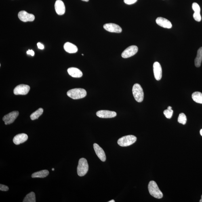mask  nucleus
<instances>
[{"mask_svg":"<svg viewBox=\"0 0 202 202\" xmlns=\"http://www.w3.org/2000/svg\"><path fill=\"white\" fill-rule=\"evenodd\" d=\"M64 48L66 52L69 53H75L78 51V48L73 43L67 42L64 44Z\"/></svg>","mask_w":202,"mask_h":202,"instance_id":"obj_18","label":"nucleus"},{"mask_svg":"<svg viewBox=\"0 0 202 202\" xmlns=\"http://www.w3.org/2000/svg\"><path fill=\"white\" fill-rule=\"evenodd\" d=\"M148 190L149 193L154 198L161 199L163 197V194L159 189L157 183L154 181H151L148 184Z\"/></svg>","mask_w":202,"mask_h":202,"instance_id":"obj_1","label":"nucleus"},{"mask_svg":"<svg viewBox=\"0 0 202 202\" xmlns=\"http://www.w3.org/2000/svg\"><path fill=\"white\" fill-rule=\"evenodd\" d=\"M192 98L194 102L202 104V93L198 91L194 92L192 94Z\"/></svg>","mask_w":202,"mask_h":202,"instance_id":"obj_21","label":"nucleus"},{"mask_svg":"<svg viewBox=\"0 0 202 202\" xmlns=\"http://www.w3.org/2000/svg\"><path fill=\"white\" fill-rule=\"evenodd\" d=\"M82 1H85V2H88L89 0H82Z\"/></svg>","mask_w":202,"mask_h":202,"instance_id":"obj_34","label":"nucleus"},{"mask_svg":"<svg viewBox=\"0 0 202 202\" xmlns=\"http://www.w3.org/2000/svg\"><path fill=\"white\" fill-rule=\"evenodd\" d=\"M38 48L41 49H43L44 48V45L41 43H37Z\"/></svg>","mask_w":202,"mask_h":202,"instance_id":"obj_31","label":"nucleus"},{"mask_svg":"<svg viewBox=\"0 0 202 202\" xmlns=\"http://www.w3.org/2000/svg\"><path fill=\"white\" fill-rule=\"evenodd\" d=\"M137 138L133 135H128L119 139L118 144L120 146L126 147L130 146L136 141Z\"/></svg>","mask_w":202,"mask_h":202,"instance_id":"obj_5","label":"nucleus"},{"mask_svg":"<svg viewBox=\"0 0 202 202\" xmlns=\"http://www.w3.org/2000/svg\"><path fill=\"white\" fill-rule=\"evenodd\" d=\"M200 134L201 136H202V129H201L200 131Z\"/></svg>","mask_w":202,"mask_h":202,"instance_id":"obj_32","label":"nucleus"},{"mask_svg":"<svg viewBox=\"0 0 202 202\" xmlns=\"http://www.w3.org/2000/svg\"><path fill=\"white\" fill-rule=\"evenodd\" d=\"M199 202H202V195H201V199L200 200Z\"/></svg>","mask_w":202,"mask_h":202,"instance_id":"obj_35","label":"nucleus"},{"mask_svg":"<svg viewBox=\"0 0 202 202\" xmlns=\"http://www.w3.org/2000/svg\"><path fill=\"white\" fill-rule=\"evenodd\" d=\"M49 171L45 169L38 172L34 173L32 175V178H44L48 176Z\"/></svg>","mask_w":202,"mask_h":202,"instance_id":"obj_19","label":"nucleus"},{"mask_svg":"<svg viewBox=\"0 0 202 202\" xmlns=\"http://www.w3.org/2000/svg\"><path fill=\"white\" fill-rule=\"evenodd\" d=\"M88 164L87 159L84 158H81L79 160L78 166V174L81 177L85 176L88 171Z\"/></svg>","mask_w":202,"mask_h":202,"instance_id":"obj_4","label":"nucleus"},{"mask_svg":"<svg viewBox=\"0 0 202 202\" xmlns=\"http://www.w3.org/2000/svg\"><path fill=\"white\" fill-rule=\"evenodd\" d=\"M104 29L110 32L120 33L122 31L121 27L117 24L112 23L105 24L104 26Z\"/></svg>","mask_w":202,"mask_h":202,"instance_id":"obj_11","label":"nucleus"},{"mask_svg":"<svg viewBox=\"0 0 202 202\" xmlns=\"http://www.w3.org/2000/svg\"><path fill=\"white\" fill-rule=\"evenodd\" d=\"M156 22L159 26L164 28H171L172 27V24L170 21L161 17L157 18Z\"/></svg>","mask_w":202,"mask_h":202,"instance_id":"obj_15","label":"nucleus"},{"mask_svg":"<svg viewBox=\"0 0 202 202\" xmlns=\"http://www.w3.org/2000/svg\"><path fill=\"white\" fill-rule=\"evenodd\" d=\"M9 190V188L7 186L3 184H0V190L1 191H7Z\"/></svg>","mask_w":202,"mask_h":202,"instance_id":"obj_28","label":"nucleus"},{"mask_svg":"<svg viewBox=\"0 0 202 202\" xmlns=\"http://www.w3.org/2000/svg\"><path fill=\"white\" fill-rule=\"evenodd\" d=\"M193 18L194 20L198 22H200L201 20V17L200 13H194L193 14Z\"/></svg>","mask_w":202,"mask_h":202,"instance_id":"obj_27","label":"nucleus"},{"mask_svg":"<svg viewBox=\"0 0 202 202\" xmlns=\"http://www.w3.org/2000/svg\"><path fill=\"white\" fill-rule=\"evenodd\" d=\"M43 108H39L38 109L36 110L35 112H34L30 115V119L32 120H34L38 119L40 116L43 114Z\"/></svg>","mask_w":202,"mask_h":202,"instance_id":"obj_22","label":"nucleus"},{"mask_svg":"<svg viewBox=\"0 0 202 202\" xmlns=\"http://www.w3.org/2000/svg\"><path fill=\"white\" fill-rule=\"evenodd\" d=\"M68 96L73 99H79L85 98L87 95V92L85 89L75 88L70 89L67 93Z\"/></svg>","mask_w":202,"mask_h":202,"instance_id":"obj_2","label":"nucleus"},{"mask_svg":"<svg viewBox=\"0 0 202 202\" xmlns=\"http://www.w3.org/2000/svg\"><path fill=\"white\" fill-rule=\"evenodd\" d=\"M187 121V118L184 113H182L179 114L178 118V122L179 123L185 125Z\"/></svg>","mask_w":202,"mask_h":202,"instance_id":"obj_25","label":"nucleus"},{"mask_svg":"<svg viewBox=\"0 0 202 202\" xmlns=\"http://www.w3.org/2000/svg\"><path fill=\"white\" fill-rule=\"evenodd\" d=\"M28 138L27 135L25 133H22L15 136L13 138V141L15 144L19 145L26 142Z\"/></svg>","mask_w":202,"mask_h":202,"instance_id":"obj_16","label":"nucleus"},{"mask_svg":"<svg viewBox=\"0 0 202 202\" xmlns=\"http://www.w3.org/2000/svg\"><path fill=\"white\" fill-rule=\"evenodd\" d=\"M138 0H124V2L127 5H131L136 3Z\"/></svg>","mask_w":202,"mask_h":202,"instance_id":"obj_29","label":"nucleus"},{"mask_svg":"<svg viewBox=\"0 0 202 202\" xmlns=\"http://www.w3.org/2000/svg\"><path fill=\"white\" fill-rule=\"evenodd\" d=\"M117 115V113L115 112L108 110H100L96 113V115L98 117L103 119L113 118L115 117Z\"/></svg>","mask_w":202,"mask_h":202,"instance_id":"obj_10","label":"nucleus"},{"mask_svg":"<svg viewBox=\"0 0 202 202\" xmlns=\"http://www.w3.org/2000/svg\"><path fill=\"white\" fill-rule=\"evenodd\" d=\"M68 72L70 76L73 78H81L83 75V73L81 70L77 68H69L68 69Z\"/></svg>","mask_w":202,"mask_h":202,"instance_id":"obj_17","label":"nucleus"},{"mask_svg":"<svg viewBox=\"0 0 202 202\" xmlns=\"http://www.w3.org/2000/svg\"><path fill=\"white\" fill-rule=\"evenodd\" d=\"M115 202V201H114V200H113H113H110V201H109V202Z\"/></svg>","mask_w":202,"mask_h":202,"instance_id":"obj_33","label":"nucleus"},{"mask_svg":"<svg viewBox=\"0 0 202 202\" xmlns=\"http://www.w3.org/2000/svg\"><path fill=\"white\" fill-rule=\"evenodd\" d=\"M173 113V110L172 109V107L171 106H169L167 109L164 110V115L168 119H170L172 117Z\"/></svg>","mask_w":202,"mask_h":202,"instance_id":"obj_24","label":"nucleus"},{"mask_svg":"<svg viewBox=\"0 0 202 202\" xmlns=\"http://www.w3.org/2000/svg\"><path fill=\"white\" fill-rule=\"evenodd\" d=\"M138 47L132 45L128 47L122 53L121 56L123 58H128L134 56L138 52Z\"/></svg>","mask_w":202,"mask_h":202,"instance_id":"obj_6","label":"nucleus"},{"mask_svg":"<svg viewBox=\"0 0 202 202\" xmlns=\"http://www.w3.org/2000/svg\"><path fill=\"white\" fill-rule=\"evenodd\" d=\"M23 202H35V194L34 192H32L27 195L23 201Z\"/></svg>","mask_w":202,"mask_h":202,"instance_id":"obj_23","label":"nucleus"},{"mask_svg":"<svg viewBox=\"0 0 202 202\" xmlns=\"http://www.w3.org/2000/svg\"><path fill=\"white\" fill-rule=\"evenodd\" d=\"M93 147H94L95 151L99 159L103 162L105 161L106 160V154L102 148L97 144H93Z\"/></svg>","mask_w":202,"mask_h":202,"instance_id":"obj_14","label":"nucleus"},{"mask_svg":"<svg viewBox=\"0 0 202 202\" xmlns=\"http://www.w3.org/2000/svg\"><path fill=\"white\" fill-rule=\"evenodd\" d=\"M82 55H83V54H82Z\"/></svg>","mask_w":202,"mask_h":202,"instance_id":"obj_37","label":"nucleus"},{"mask_svg":"<svg viewBox=\"0 0 202 202\" xmlns=\"http://www.w3.org/2000/svg\"><path fill=\"white\" fill-rule=\"evenodd\" d=\"M133 96L138 102H141L144 99V93L141 86L138 83H135L132 89Z\"/></svg>","mask_w":202,"mask_h":202,"instance_id":"obj_3","label":"nucleus"},{"mask_svg":"<svg viewBox=\"0 0 202 202\" xmlns=\"http://www.w3.org/2000/svg\"><path fill=\"white\" fill-rule=\"evenodd\" d=\"M19 112L18 111H14L10 112L4 116L3 118V121L5 122V125H9L12 124L19 115Z\"/></svg>","mask_w":202,"mask_h":202,"instance_id":"obj_7","label":"nucleus"},{"mask_svg":"<svg viewBox=\"0 0 202 202\" xmlns=\"http://www.w3.org/2000/svg\"><path fill=\"white\" fill-rule=\"evenodd\" d=\"M30 87L29 85L25 84H20L17 86L14 90L15 95H26L29 92Z\"/></svg>","mask_w":202,"mask_h":202,"instance_id":"obj_8","label":"nucleus"},{"mask_svg":"<svg viewBox=\"0 0 202 202\" xmlns=\"http://www.w3.org/2000/svg\"><path fill=\"white\" fill-rule=\"evenodd\" d=\"M27 54L28 55H30L32 56H33L35 55V52L33 50H30V49H28V50L27 51Z\"/></svg>","mask_w":202,"mask_h":202,"instance_id":"obj_30","label":"nucleus"},{"mask_svg":"<svg viewBox=\"0 0 202 202\" xmlns=\"http://www.w3.org/2000/svg\"><path fill=\"white\" fill-rule=\"evenodd\" d=\"M192 8L195 13H200V8L199 6L197 3H194L192 4Z\"/></svg>","mask_w":202,"mask_h":202,"instance_id":"obj_26","label":"nucleus"},{"mask_svg":"<svg viewBox=\"0 0 202 202\" xmlns=\"http://www.w3.org/2000/svg\"><path fill=\"white\" fill-rule=\"evenodd\" d=\"M18 17L20 20L24 22H33L35 19L34 15L29 14L25 11H20L18 13Z\"/></svg>","mask_w":202,"mask_h":202,"instance_id":"obj_9","label":"nucleus"},{"mask_svg":"<svg viewBox=\"0 0 202 202\" xmlns=\"http://www.w3.org/2000/svg\"><path fill=\"white\" fill-rule=\"evenodd\" d=\"M52 170L53 171H54V168L52 169Z\"/></svg>","mask_w":202,"mask_h":202,"instance_id":"obj_36","label":"nucleus"},{"mask_svg":"<svg viewBox=\"0 0 202 202\" xmlns=\"http://www.w3.org/2000/svg\"><path fill=\"white\" fill-rule=\"evenodd\" d=\"M153 71L154 77L157 81H159L162 77V69L159 63L155 62L153 64Z\"/></svg>","mask_w":202,"mask_h":202,"instance_id":"obj_12","label":"nucleus"},{"mask_svg":"<svg viewBox=\"0 0 202 202\" xmlns=\"http://www.w3.org/2000/svg\"><path fill=\"white\" fill-rule=\"evenodd\" d=\"M202 61V47L200 48L197 51V57L195 60V64L196 67L199 68L201 65Z\"/></svg>","mask_w":202,"mask_h":202,"instance_id":"obj_20","label":"nucleus"},{"mask_svg":"<svg viewBox=\"0 0 202 202\" xmlns=\"http://www.w3.org/2000/svg\"><path fill=\"white\" fill-rule=\"evenodd\" d=\"M55 9L57 14L60 16L65 13V7L63 2L61 0H57L55 3Z\"/></svg>","mask_w":202,"mask_h":202,"instance_id":"obj_13","label":"nucleus"}]
</instances>
